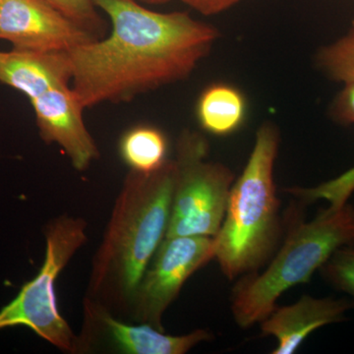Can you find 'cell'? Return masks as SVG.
Instances as JSON below:
<instances>
[{
	"instance_id": "obj_2",
	"label": "cell",
	"mask_w": 354,
	"mask_h": 354,
	"mask_svg": "<svg viewBox=\"0 0 354 354\" xmlns=\"http://www.w3.org/2000/svg\"><path fill=\"white\" fill-rule=\"evenodd\" d=\"M174 160L149 174L131 171L95 254L90 290L102 304L127 308L164 241L176 183Z\"/></svg>"
},
{
	"instance_id": "obj_3",
	"label": "cell",
	"mask_w": 354,
	"mask_h": 354,
	"mask_svg": "<svg viewBox=\"0 0 354 354\" xmlns=\"http://www.w3.org/2000/svg\"><path fill=\"white\" fill-rule=\"evenodd\" d=\"M278 130L265 123L241 176L232 184L215 239V259L230 281L255 272L274 252L279 235V200L274 180Z\"/></svg>"
},
{
	"instance_id": "obj_4",
	"label": "cell",
	"mask_w": 354,
	"mask_h": 354,
	"mask_svg": "<svg viewBox=\"0 0 354 354\" xmlns=\"http://www.w3.org/2000/svg\"><path fill=\"white\" fill-rule=\"evenodd\" d=\"M351 246H354V208L346 202L330 204L308 223L293 225L267 269L246 274L235 286L232 297L235 322L242 329L262 322L286 291L309 281L335 251Z\"/></svg>"
},
{
	"instance_id": "obj_7",
	"label": "cell",
	"mask_w": 354,
	"mask_h": 354,
	"mask_svg": "<svg viewBox=\"0 0 354 354\" xmlns=\"http://www.w3.org/2000/svg\"><path fill=\"white\" fill-rule=\"evenodd\" d=\"M215 259V239L209 236L164 239L135 292L131 304L137 322L162 330V316L188 279Z\"/></svg>"
},
{
	"instance_id": "obj_6",
	"label": "cell",
	"mask_w": 354,
	"mask_h": 354,
	"mask_svg": "<svg viewBox=\"0 0 354 354\" xmlns=\"http://www.w3.org/2000/svg\"><path fill=\"white\" fill-rule=\"evenodd\" d=\"M202 135L185 131L177 143L176 183L165 239L216 236L221 227L234 174L225 165L209 162Z\"/></svg>"
},
{
	"instance_id": "obj_20",
	"label": "cell",
	"mask_w": 354,
	"mask_h": 354,
	"mask_svg": "<svg viewBox=\"0 0 354 354\" xmlns=\"http://www.w3.org/2000/svg\"><path fill=\"white\" fill-rule=\"evenodd\" d=\"M138 1L148 4H164L171 1V0H138Z\"/></svg>"
},
{
	"instance_id": "obj_19",
	"label": "cell",
	"mask_w": 354,
	"mask_h": 354,
	"mask_svg": "<svg viewBox=\"0 0 354 354\" xmlns=\"http://www.w3.org/2000/svg\"><path fill=\"white\" fill-rule=\"evenodd\" d=\"M181 1L204 15H213V14L227 10L241 0H181Z\"/></svg>"
},
{
	"instance_id": "obj_12",
	"label": "cell",
	"mask_w": 354,
	"mask_h": 354,
	"mask_svg": "<svg viewBox=\"0 0 354 354\" xmlns=\"http://www.w3.org/2000/svg\"><path fill=\"white\" fill-rule=\"evenodd\" d=\"M68 53L0 51V82L19 91L30 101L57 86L71 82Z\"/></svg>"
},
{
	"instance_id": "obj_15",
	"label": "cell",
	"mask_w": 354,
	"mask_h": 354,
	"mask_svg": "<svg viewBox=\"0 0 354 354\" xmlns=\"http://www.w3.org/2000/svg\"><path fill=\"white\" fill-rule=\"evenodd\" d=\"M317 62L330 78L354 84V28L339 41L321 50Z\"/></svg>"
},
{
	"instance_id": "obj_10",
	"label": "cell",
	"mask_w": 354,
	"mask_h": 354,
	"mask_svg": "<svg viewBox=\"0 0 354 354\" xmlns=\"http://www.w3.org/2000/svg\"><path fill=\"white\" fill-rule=\"evenodd\" d=\"M353 307V302L348 299L305 295L295 304L276 307L261 322V330L263 335H272L278 341L272 353L292 354L314 330L339 322Z\"/></svg>"
},
{
	"instance_id": "obj_9",
	"label": "cell",
	"mask_w": 354,
	"mask_h": 354,
	"mask_svg": "<svg viewBox=\"0 0 354 354\" xmlns=\"http://www.w3.org/2000/svg\"><path fill=\"white\" fill-rule=\"evenodd\" d=\"M30 102L41 138L59 146L77 171H86L100 152L84 122L85 108L75 91L57 86Z\"/></svg>"
},
{
	"instance_id": "obj_22",
	"label": "cell",
	"mask_w": 354,
	"mask_h": 354,
	"mask_svg": "<svg viewBox=\"0 0 354 354\" xmlns=\"http://www.w3.org/2000/svg\"><path fill=\"white\" fill-rule=\"evenodd\" d=\"M0 2H1V0H0Z\"/></svg>"
},
{
	"instance_id": "obj_14",
	"label": "cell",
	"mask_w": 354,
	"mask_h": 354,
	"mask_svg": "<svg viewBox=\"0 0 354 354\" xmlns=\"http://www.w3.org/2000/svg\"><path fill=\"white\" fill-rule=\"evenodd\" d=\"M120 151L131 171L149 174L157 171L167 160V137L158 128L139 125L123 134Z\"/></svg>"
},
{
	"instance_id": "obj_18",
	"label": "cell",
	"mask_w": 354,
	"mask_h": 354,
	"mask_svg": "<svg viewBox=\"0 0 354 354\" xmlns=\"http://www.w3.org/2000/svg\"><path fill=\"white\" fill-rule=\"evenodd\" d=\"M334 113L342 122L354 123V84H346L341 94L337 95Z\"/></svg>"
},
{
	"instance_id": "obj_17",
	"label": "cell",
	"mask_w": 354,
	"mask_h": 354,
	"mask_svg": "<svg viewBox=\"0 0 354 354\" xmlns=\"http://www.w3.org/2000/svg\"><path fill=\"white\" fill-rule=\"evenodd\" d=\"M320 270L335 288L354 297V246L335 251Z\"/></svg>"
},
{
	"instance_id": "obj_21",
	"label": "cell",
	"mask_w": 354,
	"mask_h": 354,
	"mask_svg": "<svg viewBox=\"0 0 354 354\" xmlns=\"http://www.w3.org/2000/svg\"><path fill=\"white\" fill-rule=\"evenodd\" d=\"M353 27L354 28V18H353Z\"/></svg>"
},
{
	"instance_id": "obj_1",
	"label": "cell",
	"mask_w": 354,
	"mask_h": 354,
	"mask_svg": "<svg viewBox=\"0 0 354 354\" xmlns=\"http://www.w3.org/2000/svg\"><path fill=\"white\" fill-rule=\"evenodd\" d=\"M94 1L111 20V34L68 53L72 88L85 109L187 78L218 36L186 12H156L138 0Z\"/></svg>"
},
{
	"instance_id": "obj_5",
	"label": "cell",
	"mask_w": 354,
	"mask_h": 354,
	"mask_svg": "<svg viewBox=\"0 0 354 354\" xmlns=\"http://www.w3.org/2000/svg\"><path fill=\"white\" fill-rule=\"evenodd\" d=\"M86 227L82 218L70 216H60L48 225L43 266L17 297L0 310V330L23 326L62 351L75 349L78 339L58 311L55 281L87 241Z\"/></svg>"
},
{
	"instance_id": "obj_11",
	"label": "cell",
	"mask_w": 354,
	"mask_h": 354,
	"mask_svg": "<svg viewBox=\"0 0 354 354\" xmlns=\"http://www.w3.org/2000/svg\"><path fill=\"white\" fill-rule=\"evenodd\" d=\"M88 304V317L101 327L113 348L122 353L184 354L211 339V334L205 330L184 335H169L149 324L130 325L116 320L101 304L95 301Z\"/></svg>"
},
{
	"instance_id": "obj_16",
	"label": "cell",
	"mask_w": 354,
	"mask_h": 354,
	"mask_svg": "<svg viewBox=\"0 0 354 354\" xmlns=\"http://www.w3.org/2000/svg\"><path fill=\"white\" fill-rule=\"evenodd\" d=\"M101 39L106 31L94 0H44Z\"/></svg>"
},
{
	"instance_id": "obj_13",
	"label": "cell",
	"mask_w": 354,
	"mask_h": 354,
	"mask_svg": "<svg viewBox=\"0 0 354 354\" xmlns=\"http://www.w3.org/2000/svg\"><path fill=\"white\" fill-rule=\"evenodd\" d=\"M245 102L236 88L214 85L203 92L197 104V116L203 128L216 135H227L241 125Z\"/></svg>"
},
{
	"instance_id": "obj_8",
	"label": "cell",
	"mask_w": 354,
	"mask_h": 354,
	"mask_svg": "<svg viewBox=\"0 0 354 354\" xmlns=\"http://www.w3.org/2000/svg\"><path fill=\"white\" fill-rule=\"evenodd\" d=\"M97 39L44 0L0 2V39L13 50L68 53Z\"/></svg>"
}]
</instances>
